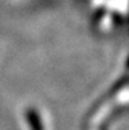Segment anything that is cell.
<instances>
[{"label":"cell","mask_w":129,"mask_h":130,"mask_svg":"<svg viewBox=\"0 0 129 130\" xmlns=\"http://www.w3.org/2000/svg\"><path fill=\"white\" fill-rule=\"evenodd\" d=\"M28 120H29V123H31V128L33 130H42V125H41V123H39V118H38V115H37V112L36 111H28Z\"/></svg>","instance_id":"obj_1"}]
</instances>
